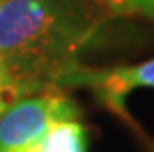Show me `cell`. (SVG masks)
I'll use <instances>...</instances> for the list:
<instances>
[{
	"label": "cell",
	"mask_w": 154,
	"mask_h": 152,
	"mask_svg": "<svg viewBox=\"0 0 154 152\" xmlns=\"http://www.w3.org/2000/svg\"><path fill=\"white\" fill-rule=\"evenodd\" d=\"M0 77H2V79H6V75H4V71H2V65H0Z\"/></svg>",
	"instance_id": "7"
},
{
	"label": "cell",
	"mask_w": 154,
	"mask_h": 152,
	"mask_svg": "<svg viewBox=\"0 0 154 152\" xmlns=\"http://www.w3.org/2000/svg\"><path fill=\"white\" fill-rule=\"evenodd\" d=\"M26 152H34V150H32V148H30V150H26Z\"/></svg>",
	"instance_id": "8"
},
{
	"label": "cell",
	"mask_w": 154,
	"mask_h": 152,
	"mask_svg": "<svg viewBox=\"0 0 154 152\" xmlns=\"http://www.w3.org/2000/svg\"><path fill=\"white\" fill-rule=\"evenodd\" d=\"M20 99H24V97H22L18 87L14 85L12 81L0 77V116H2V113H4L10 105H14L16 101H20Z\"/></svg>",
	"instance_id": "6"
},
{
	"label": "cell",
	"mask_w": 154,
	"mask_h": 152,
	"mask_svg": "<svg viewBox=\"0 0 154 152\" xmlns=\"http://www.w3.org/2000/svg\"><path fill=\"white\" fill-rule=\"evenodd\" d=\"M34 152H85L87 150V132L81 123L59 121L50 125L42 140L32 146Z\"/></svg>",
	"instance_id": "4"
},
{
	"label": "cell",
	"mask_w": 154,
	"mask_h": 152,
	"mask_svg": "<svg viewBox=\"0 0 154 152\" xmlns=\"http://www.w3.org/2000/svg\"><path fill=\"white\" fill-rule=\"evenodd\" d=\"M101 6L115 14L142 16L154 22V0H101Z\"/></svg>",
	"instance_id": "5"
},
{
	"label": "cell",
	"mask_w": 154,
	"mask_h": 152,
	"mask_svg": "<svg viewBox=\"0 0 154 152\" xmlns=\"http://www.w3.org/2000/svg\"><path fill=\"white\" fill-rule=\"evenodd\" d=\"M61 87H87L111 111L125 115V101L134 89H154V57L136 65H119L111 69H89L81 63L57 81Z\"/></svg>",
	"instance_id": "3"
},
{
	"label": "cell",
	"mask_w": 154,
	"mask_h": 152,
	"mask_svg": "<svg viewBox=\"0 0 154 152\" xmlns=\"http://www.w3.org/2000/svg\"><path fill=\"white\" fill-rule=\"evenodd\" d=\"M77 115L73 101L57 91L20 99L0 116V152L30 150L42 140L50 125L73 121Z\"/></svg>",
	"instance_id": "2"
},
{
	"label": "cell",
	"mask_w": 154,
	"mask_h": 152,
	"mask_svg": "<svg viewBox=\"0 0 154 152\" xmlns=\"http://www.w3.org/2000/svg\"><path fill=\"white\" fill-rule=\"evenodd\" d=\"M103 20L69 0H0V65L22 97L57 91Z\"/></svg>",
	"instance_id": "1"
}]
</instances>
